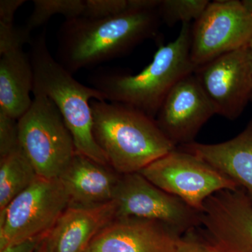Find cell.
<instances>
[{
  "label": "cell",
  "mask_w": 252,
  "mask_h": 252,
  "mask_svg": "<svg viewBox=\"0 0 252 252\" xmlns=\"http://www.w3.org/2000/svg\"><path fill=\"white\" fill-rule=\"evenodd\" d=\"M216 114L195 74L181 79L167 94L156 117L159 128L176 147L193 143Z\"/></svg>",
  "instance_id": "7c38bea8"
},
{
  "label": "cell",
  "mask_w": 252,
  "mask_h": 252,
  "mask_svg": "<svg viewBox=\"0 0 252 252\" xmlns=\"http://www.w3.org/2000/svg\"><path fill=\"white\" fill-rule=\"evenodd\" d=\"M47 236L41 241V243L39 244V246H38V248H36L34 252H51V251H50V247Z\"/></svg>",
  "instance_id": "83f0119b"
},
{
  "label": "cell",
  "mask_w": 252,
  "mask_h": 252,
  "mask_svg": "<svg viewBox=\"0 0 252 252\" xmlns=\"http://www.w3.org/2000/svg\"><path fill=\"white\" fill-rule=\"evenodd\" d=\"M160 21L158 9L129 11L104 19L65 20L57 33L56 60L74 74L122 57L157 35Z\"/></svg>",
  "instance_id": "6da1fadb"
},
{
  "label": "cell",
  "mask_w": 252,
  "mask_h": 252,
  "mask_svg": "<svg viewBox=\"0 0 252 252\" xmlns=\"http://www.w3.org/2000/svg\"><path fill=\"white\" fill-rule=\"evenodd\" d=\"M114 200L117 217L157 220L182 236L201 225L203 212L158 188L140 172L122 175Z\"/></svg>",
  "instance_id": "9c48e42d"
},
{
  "label": "cell",
  "mask_w": 252,
  "mask_h": 252,
  "mask_svg": "<svg viewBox=\"0 0 252 252\" xmlns=\"http://www.w3.org/2000/svg\"><path fill=\"white\" fill-rule=\"evenodd\" d=\"M34 9L25 27L28 31L41 27L55 15H62L65 20L82 17L84 0H33Z\"/></svg>",
  "instance_id": "d6986e66"
},
{
  "label": "cell",
  "mask_w": 252,
  "mask_h": 252,
  "mask_svg": "<svg viewBox=\"0 0 252 252\" xmlns=\"http://www.w3.org/2000/svg\"><path fill=\"white\" fill-rule=\"evenodd\" d=\"M33 94L31 108L18 120L20 146L39 177L59 179L77 153L74 139L53 101Z\"/></svg>",
  "instance_id": "5b68a950"
},
{
  "label": "cell",
  "mask_w": 252,
  "mask_h": 252,
  "mask_svg": "<svg viewBox=\"0 0 252 252\" xmlns=\"http://www.w3.org/2000/svg\"><path fill=\"white\" fill-rule=\"evenodd\" d=\"M175 252H212L197 238L193 231L181 237L176 247Z\"/></svg>",
  "instance_id": "cb8c5ba5"
},
{
  "label": "cell",
  "mask_w": 252,
  "mask_h": 252,
  "mask_svg": "<svg viewBox=\"0 0 252 252\" xmlns=\"http://www.w3.org/2000/svg\"><path fill=\"white\" fill-rule=\"evenodd\" d=\"M20 147L18 120L0 111V157Z\"/></svg>",
  "instance_id": "603a6c76"
},
{
  "label": "cell",
  "mask_w": 252,
  "mask_h": 252,
  "mask_svg": "<svg viewBox=\"0 0 252 252\" xmlns=\"http://www.w3.org/2000/svg\"><path fill=\"white\" fill-rule=\"evenodd\" d=\"M37 174L21 147L0 157V211L34 182Z\"/></svg>",
  "instance_id": "ac0fdd59"
},
{
  "label": "cell",
  "mask_w": 252,
  "mask_h": 252,
  "mask_svg": "<svg viewBox=\"0 0 252 252\" xmlns=\"http://www.w3.org/2000/svg\"><path fill=\"white\" fill-rule=\"evenodd\" d=\"M181 237L157 220L116 217L97 233L86 252H175Z\"/></svg>",
  "instance_id": "4fadbf2b"
},
{
  "label": "cell",
  "mask_w": 252,
  "mask_h": 252,
  "mask_svg": "<svg viewBox=\"0 0 252 252\" xmlns=\"http://www.w3.org/2000/svg\"><path fill=\"white\" fill-rule=\"evenodd\" d=\"M193 233L212 252H252V202L245 190L226 189L209 197Z\"/></svg>",
  "instance_id": "30bf717a"
},
{
  "label": "cell",
  "mask_w": 252,
  "mask_h": 252,
  "mask_svg": "<svg viewBox=\"0 0 252 252\" xmlns=\"http://www.w3.org/2000/svg\"><path fill=\"white\" fill-rule=\"evenodd\" d=\"M34 71L28 53L12 50L0 58V111L18 120L31 108Z\"/></svg>",
  "instance_id": "e0dca14e"
},
{
  "label": "cell",
  "mask_w": 252,
  "mask_h": 252,
  "mask_svg": "<svg viewBox=\"0 0 252 252\" xmlns=\"http://www.w3.org/2000/svg\"><path fill=\"white\" fill-rule=\"evenodd\" d=\"M128 11V0H84L82 17L104 19Z\"/></svg>",
  "instance_id": "44dd1931"
},
{
  "label": "cell",
  "mask_w": 252,
  "mask_h": 252,
  "mask_svg": "<svg viewBox=\"0 0 252 252\" xmlns=\"http://www.w3.org/2000/svg\"><path fill=\"white\" fill-rule=\"evenodd\" d=\"M93 132L109 166L120 175L142 169L177 148L156 119L131 106L94 99Z\"/></svg>",
  "instance_id": "3957f363"
},
{
  "label": "cell",
  "mask_w": 252,
  "mask_h": 252,
  "mask_svg": "<svg viewBox=\"0 0 252 252\" xmlns=\"http://www.w3.org/2000/svg\"><path fill=\"white\" fill-rule=\"evenodd\" d=\"M177 148L203 159L229 177L252 202V119L229 140L210 144L194 142Z\"/></svg>",
  "instance_id": "2e32d148"
},
{
  "label": "cell",
  "mask_w": 252,
  "mask_h": 252,
  "mask_svg": "<svg viewBox=\"0 0 252 252\" xmlns=\"http://www.w3.org/2000/svg\"><path fill=\"white\" fill-rule=\"evenodd\" d=\"M29 46L28 54L34 71L33 93L45 94L56 104L72 134L77 153L109 166L94 138L91 106L94 99L106 100L105 96L76 80L53 57L46 42V30L33 37Z\"/></svg>",
  "instance_id": "277c9868"
},
{
  "label": "cell",
  "mask_w": 252,
  "mask_h": 252,
  "mask_svg": "<svg viewBox=\"0 0 252 252\" xmlns=\"http://www.w3.org/2000/svg\"><path fill=\"white\" fill-rule=\"evenodd\" d=\"M121 177L110 166L77 152L59 180L69 197V207H92L114 200Z\"/></svg>",
  "instance_id": "5bb4252c"
},
{
  "label": "cell",
  "mask_w": 252,
  "mask_h": 252,
  "mask_svg": "<svg viewBox=\"0 0 252 252\" xmlns=\"http://www.w3.org/2000/svg\"><path fill=\"white\" fill-rule=\"evenodd\" d=\"M249 46H250V51H251L252 55V36L251 38V40H250V43H249Z\"/></svg>",
  "instance_id": "f546056e"
},
{
  "label": "cell",
  "mask_w": 252,
  "mask_h": 252,
  "mask_svg": "<svg viewBox=\"0 0 252 252\" xmlns=\"http://www.w3.org/2000/svg\"><path fill=\"white\" fill-rule=\"evenodd\" d=\"M115 200L92 207H68L47 239L51 252H86L94 237L117 217Z\"/></svg>",
  "instance_id": "9a60e30c"
},
{
  "label": "cell",
  "mask_w": 252,
  "mask_h": 252,
  "mask_svg": "<svg viewBox=\"0 0 252 252\" xmlns=\"http://www.w3.org/2000/svg\"><path fill=\"white\" fill-rule=\"evenodd\" d=\"M153 185L178 197L199 212L209 197L238 186L203 159L176 148L140 172Z\"/></svg>",
  "instance_id": "52a82bcc"
},
{
  "label": "cell",
  "mask_w": 252,
  "mask_h": 252,
  "mask_svg": "<svg viewBox=\"0 0 252 252\" xmlns=\"http://www.w3.org/2000/svg\"><path fill=\"white\" fill-rule=\"evenodd\" d=\"M161 0H128V11L157 10Z\"/></svg>",
  "instance_id": "4316f807"
},
{
  "label": "cell",
  "mask_w": 252,
  "mask_h": 252,
  "mask_svg": "<svg viewBox=\"0 0 252 252\" xmlns=\"http://www.w3.org/2000/svg\"><path fill=\"white\" fill-rule=\"evenodd\" d=\"M191 28L190 23H182L178 36L159 46L152 63L138 74L101 68L89 76V84L106 100L127 104L156 119L174 86L196 70L190 56Z\"/></svg>",
  "instance_id": "7a4b0ae2"
},
{
  "label": "cell",
  "mask_w": 252,
  "mask_h": 252,
  "mask_svg": "<svg viewBox=\"0 0 252 252\" xmlns=\"http://www.w3.org/2000/svg\"><path fill=\"white\" fill-rule=\"evenodd\" d=\"M252 36V14L242 1H212L191 28L190 60L198 68L249 45Z\"/></svg>",
  "instance_id": "ba28073f"
},
{
  "label": "cell",
  "mask_w": 252,
  "mask_h": 252,
  "mask_svg": "<svg viewBox=\"0 0 252 252\" xmlns=\"http://www.w3.org/2000/svg\"><path fill=\"white\" fill-rule=\"evenodd\" d=\"M242 3L249 12L252 14V0H243Z\"/></svg>",
  "instance_id": "f1b7e54d"
},
{
  "label": "cell",
  "mask_w": 252,
  "mask_h": 252,
  "mask_svg": "<svg viewBox=\"0 0 252 252\" xmlns=\"http://www.w3.org/2000/svg\"><path fill=\"white\" fill-rule=\"evenodd\" d=\"M46 237L30 239L26 241L10 245L7 248L0 250V252H34Z\"/></svg>",
  "instance_id": "484cf974"
},
{
  "label": "cell",
  "mask_w": 252,
  "mask_h": 252,
  "mask_svg": "<svg viewBox=\"0 0 252 252\" xmlns=\"http://www.w3.org/2000/svg\"><path fill=\"white\" fill-rule=\"evenodd\" d=\"M69 205V197L59 179L38 176L0 211V250L47 236Z\"/></svg>",
  "instance_id": "8992f818"
},
{
  "label": "cell",
  "mask_w": 252,
  "mask_h": 252,
  "mask_svg": "<svg viewBox=\"0 0 252 252\" xmlns=\"http://www.w3.org/2000/svg\"><path fill=\"white\" fill-rule=\"evenodd\" d=\"M26 2V0H1L0 1V23H14L17 10Z\"/></svg>",
  "instance_id": "d4e9b609"
},
{
  "label": "cell",
  "mask_w": 252,
  "mask_h": 252,
  "mask_svg": "<svg viewBox=\"0 0 252 252\" xmlns=\"http://www.w3.org/2000/svg\"><path fill=\"white\" fill-rule=\"evenodd\" d=\"M208 0H161L158 8L160 21L167 26L176 23H190L196 21L206 9Z\"/></svg>",
  "instance_id": "ffe728a7"
},
{
  "label": "cell",
  "mask_w": 252,
  "mask_h": 252,
  "mask_svg": "<svg viewBox=\"0 0 252 252\" xmlns=\"http://www.w3.org/2000/svg\"><path fill=\"white\" fill-rule=\"evenodd\" d=\"M32 32L23 26H16L14 23H0V56L12 51L23 49V46L30 44L32 37Z\"/></svg>",
  "instance_id": "7402d4cb"
},
{
  "label": "cell",
  "mask_w": 252,
  "mask_h": 252,
  "mask_svg": "<svg viewBox=\"0 0 252 252\" xmlns=\"http://www.w3.org/2000/svg\"><path fill=\"white\" fill-rule=\"evenodd\" d=\"M194 74L216 114L225 119H238L252 100V55L249 45L198 67Z\"/></svg>",
  "instance_id": "8fae6325"
}]
</instances>
